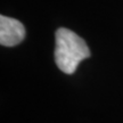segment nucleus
<instances>
[{"label":"nucleus","mask_w":123,"mask_h":123,"mask_svg":"<svg viewBox=\"0 0 123 123\" xmlns=\"http://www.w3.org/2000/svg\"><path fill=\"white\" fill-rule=\"evenodd\" d=\"M55 62L62 72L73 74L80 62L90 57V50L81 37L75 32L59 27L56 31V47H55Z\"/></svg>","instance_id":"obj_1"},{"label":"nucleus","mask_w":123,"mask_h":123,"mask_svg":"<svg viewBox=\"0 0 123 123\" xmlns=\"http://www.w3.org/2000/svg\"><path fill=\"white\" fill-rule=\"evenodd\" d=\"M25 38V27L22 23L5 15L0 16V43L5 47H14Z\"/></svg>","instance_id":"obj_2"}]
</instances>
